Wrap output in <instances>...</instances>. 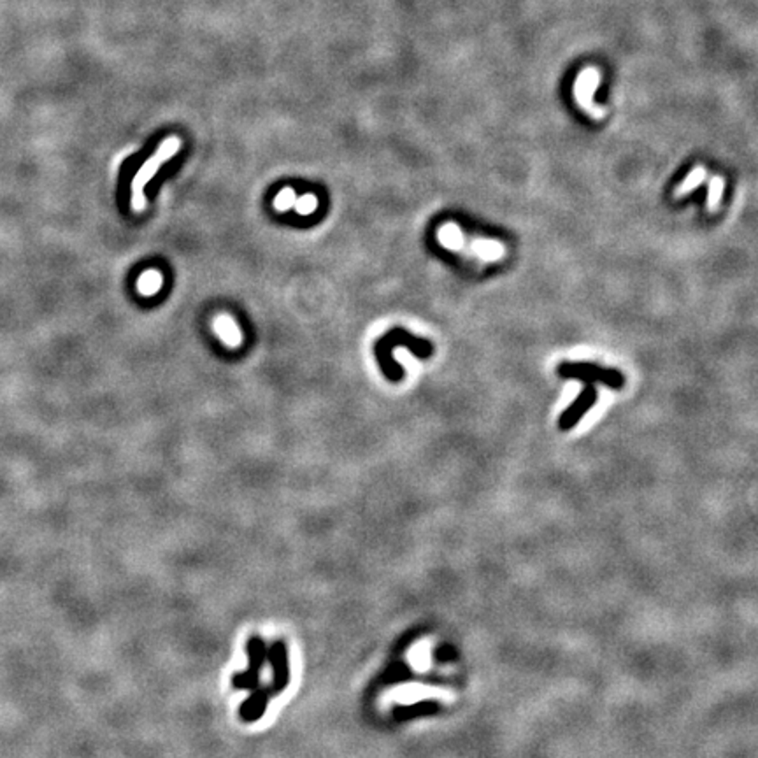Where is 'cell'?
Returning a JSON list of instances; mask_svg holds the SVG:
<instances>
[{"label": "cell", "instance_id": "cell-8", "mask_svg": "<svg viewBox=\"0 0 758 758\" xmlns=\"http://www.w3.org/2000/svg\"><path fill=\"white\" fill-rule=\"evenodd\" d=\"M295 200H297V193H295V190L284 188V190H281V192L276 195V199H274V207H276V211H279V213H284V211L293 207Z\"/></svg>", "mask_w": 758, "mask_h": 758}, {"label": "cell", "instance_id": "cell-6", "mask_svg": "<svg viewBox=\"0 0 758 758\" xmlns=\"http://www.w3.org/2000/svg\"><path fill=\"white\" fill-rule=\"evenodd\" d=\"M161 284H164V277H161V274L158 272V270H146V272L139 277V281H137V290H139V293L144 295V297H151V295L160 291Z\"/></svg>", "mask_w": 758, "mask_h": 758}, {"label": "cell", "instance_id": "cell-2", "mask_svg": "<svg viewBox=\"0 0 758 758\" xmlns=\"http://www.w3.org/2000/svg\"><path fill=\"white\" fill-rule=\"evenodd\" d=\"M558 374L564 378H581L586 381H602L607 386L620 388L623 385V375L613 368H602L588 364H561L558 367Z\"/></svg>", "mask_w": 758, "mask_h": 758}, {"label": "cell", "instance_id": "cell-4", "mask_svg": "<svg viewBox=\"0 0 758 758\" xmlns=\"http://www.w3.org/2000/svg\"><path fill=\"white\" fill-rule=\"evenodd\" d=\"M595 399H597L595 388H593L592 385L586 386L585 392L581 393V397H579V399L576 400V402L572 404V406L560 416V423L558 425H560L561 430H568L571 427H574V425L579 421V418H581L583 414H585L586 411L593 406Z\"/></svg>", "mask_w": 758, "mask_h": 758}, {"label": "cell", "instance_id": "cell-7", "mask_svg": "<svg viewBox=\"0 0 758 758\" xmlns=\"http://www.w3.org/2000/svg\"><path fill=\"white\" fill-rule=\"evenodd\" d=\"M293 207L300 216H309V214L314 213L316 207H318V199H316L312 193H305V195L297 197Z\"/></svg>", "mask_w": 758, "mask_h": 758}, {"label": "cell", "instance_id": "cell-5", "mask_svg": "<svg viewBox=\"0 0 758 758\" xmlns=\"http://www.w3.org/2000/svg\"><path fill=\"white\" fill-rule=\"evenodd\" d=\"M214 330L220 335V339L227 344L228 347H237L242 344V332L237 326V323L228 314H220L213 321Z\"/></svg>", "mask_w": 758, "mask_h": 758}, {"label": "cell", "instance_id": "cell-3", "mask_svg": "<svg viewBox=\"0 0 758 758\" xmlns=\"http://www.w3.org/2000/svg\"><path fill=\"white\" fill-rule=\"evenodd\" d=\"M249 656H251V667L244 674H239L234 677V684L242 690H255V684L258 681V669L262 665V660L265 658L267 649L262 644L260 639H251L249 641Z\"/></svg>", "mask_w": 758, "mask_h": 758}, {"label": "cell", "instance_id": "cell-1", "mask_svg": "<svg viewBox=\"0 0 758 758\" xmlns=\"http://www.w3.org/2000/svg\"><path fill=\"white\" fill-rule=\"evenodd\" d=\"M179 147H181L179 137H167V139L161 140L157 153L139 168V172H137L132 181V209L135 211V213H140V211H144V207H146V197H144V186H146V182H149V179L157 174L161 164L168 161L178 153Z\"/></svg>", "mask_w": 758, "mask_h": 758}]
</instances>
